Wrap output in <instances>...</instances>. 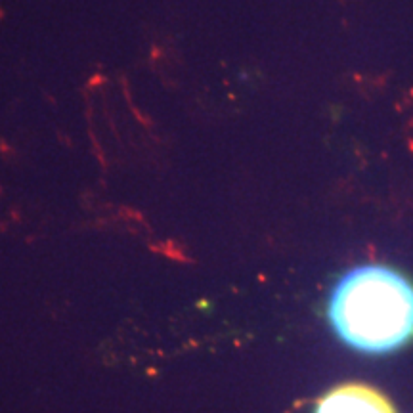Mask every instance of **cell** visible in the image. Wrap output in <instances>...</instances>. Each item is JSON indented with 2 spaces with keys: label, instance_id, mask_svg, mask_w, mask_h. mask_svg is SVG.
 I'll list each match as a JSON object with an SVG mask.
<instances>
[{
  "label": "cell",
  "instance_id": "6da1fadb",
  "mask_svg": "<svg viewBox=\"0 0 413 413\" xmlns=\"http://www.w3.org/2000/svg\"><path fill=\"white\" fill-rule=\"evenodd\" d=\"M327 314L348 346L392 352L413 339V285L386 266L354 268L333 289Z\"/></svg>",
  "mask_w": 413,
  "mask_h": 413
},
{
  "label": "cell",
  "instance_id": "7a4b0ae2",
  "mask_svg": "<svg viewBox=\"0 0 413 413\" xmlns=\"http://www.w3.org/2000/svg\"><path fill=\"white\" fill-rule=\"evenodd\" d=\"M316 413H394V408L379 390L350 382L327 392L318 402Z\"/></svg>",
  "mask_w": 413,
  "mask_h": 413
}]
</instances>
